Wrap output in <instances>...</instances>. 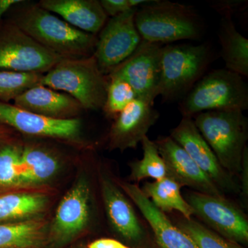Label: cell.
<instances>
[{"label": "cell", "mask_w": 248, "mask_h": 248, "mask_svg": "<svg viewBox=\"0 0 248 248\" xmlns=\"http://www.w3.org/2000/svg\"><path fill=\"white\" fill-rule=\"evenodd\" d=\"M6 16V19L39 45L62 58H86L94 53L97 35L73 27L38 3L22 0Z\"/></svg>", "instance_id": "cell-1"}, {"label": "cell", "mask_w": 248, "mask_h": 248, "mask_svg": "<svg viewBox=\"0 0 248 248\" xmlns=\"http://www.w3.org/2000/svg\"><path fill=\"white\" fill-rule=\"evenodd\" d=\"M135 23L142 40L160 45L198 40L203 31L202 19L195 9L169 1L152 0L140 6Z\"/></svg>", "instance_id": "cell-2"}, {"label": "cell", "mask_w": 248, "mask_h": 248, "mask_svg": "<svg viewBox=\"0 0 248 248\" xmlns=\"http://www.w3.org/2000/svg\"><path fill=\"white\" fill-rule=\"evenodd\" d=\"M244 111H207L194 116L196 127L213 151L220 165L232 176L240 175L248 138Z\"/></svg>", "instance_id": "cell-3"}, {"label": "cell", "mask_w": 248, "mask_h": 248, "mask_svg": "<svg viewBox=\"0 0 248 248\" xmlns=\"http://www.w3.org/2000/svg\"><path fill=\"white\" fill-rule=\"evenodd\" d=\"M109 79L103 74L94 55L63 59L42 77L41 85L69 94L84 110H102Z\"/></svg>", "instance_id": "cell-4"}, {"label": "cell", "mask_w": 248, "mask_h": 248, "mask_svg": "<svg viewBox=\"0 0 248 248\" xmlns=\"http://www.w3.org/2000/svg\"><path fill=\"white\" fill-rule=\"evenodd\" d=\"M183 117L207 111L248 108V86L244 77L226 68L205 73L179 103Z\"/></svg>", "instance_id": "cell-5"}, {"label": "cell", "mask_w": 248, "mask_h": 248, "mask_svg": "<svg viewBox=\"0 0 248 248\" xmlns=\"http://www.w3.org/2000/svg\"><path fill=\"white\" fill-rule=\"evenodd\" d=\"M211 59L210 47L205 44L163 46L159 95L164 102L185 97L206 73Z\"/></svg>", "instance_id": "cell-6"}, {"label": "cell", "mask_w": 248, "mask_h": 248, "mask_svg": "<svg viewBox=\"0 0 248 248\" xmlns=\"http://www.w3.org/2000/svg\"><path fill=\"white\" fill-rule=\"evenodd\" d=\"M63 59L6 18L0 22V71L45 74Z\"/></svg>", "instance_id": "cell-7"}, {"label": "cell", "mask_w": 248, "mask_h": 248, "mask_svg": "<svg viewBox=\"0 0 248 248\" xmlns=\"http://www.w3.org/2000/svg\"><path fill=\"white\" fill-rule=\"evenodd\" d=\"M137 9L110 17L99 32L93 55L105 76L131 56L143 41L135 26Z\"/></svg>", "instance_id": "cell-8"}, {"label": "cell", "mask_w": 248, "mask_h": 248, "mask_svg": "<svg viewBox=\"0 0 248 248\" xmlns=\"http://www.w3.org/2000/svg\"><path fill=\"white\" fill-rule=\"evenodd\" d=\"M162 46L142 41L133 55L107 76L125 80L137 97L154 104L155 98L159 95Z\"/></svg>", "instance_id": "cell-9"}, {"label": "cell", "mask_w": 248, "mask_h": 248, "mask_svg": "<svg viewBox=\"0 0 248 248\" xmlns=\"http://www.w3.org/2000/svg\"><path fill=\"white\" fill-rule=\"evenodd\" d=\"M186 201L194 215L217 232L235 242L247 244V217L224 197L191 192L186 195Z\"/></svg>", "instance_id": "cell-10"}, {"label": "cell", "mask_w": 248, "mask_h": 248, "mask_svg": "<svg viewBox=\"0 0 248 248\" xmlns=\"http://www.w3.org/2000/svg\"><path fill=\"white\" fill-rule=\"evenodd\" d=\"M170 137L223 194L241 192L240 185L220 165L191 117H183L179 125L172 129Z\"/></svg>", "instance_id": "cell-11"}, {"label": "cell", "mask_w": 248, "mask_h": 248, "mask_svg": "<svg viewBox=\"0 0 248 248\" xmlns=\"http://www.w3.org/2000/svg\"><path fill=\"white\" fill-rule=\"evenodd\" d=\"M0 123L29 136L81 143V124L79 119L53 120L0 102Z\"/></svg>", "instance_id": "cell-12"}, {"label": "cell", "mask_w": 248, "mask_h": 248, "mask_svg": "<svg viewBox=\"0 0 248 248\" xmlns=\"http://www.w3.org/2000/svg\"><path fill=\"white\" fill-rule=\"evenodd\" d=\"M91 195L89 184L80 179L59 205L50 229L56 244H64L84 231L90 220Z\"/></svg>", "instance_id": "cell-13"}, {"label": "cell", "mask_w": 248, "mask_h": 248, "mask_svg": "<svg viewBox=\"0 0 248 248\" xmlns=\"http://www.w3.org/2000/svg\"><path fill=\"white\" fill-rule=\"evenodd\" d=\"M154 142L166 164L168 176L181 187L187 186L200 193L224 197V194L170 136L161 137Z\"/></svg>", "instance_id": "cell-14"}, {"label": "cell", "mask_w": 248, "mask_h": 248, "mask_svg": "<svg viewBox=\"0 0 248 248\" xmlns=\"http://www.w3.org/2000/svg\"><path fill=\"white\" fill-rule=\"evenodd\" d=\"M153 104L136 98L115 117L108 134L110 149L137 148L159 118Z\"/></svg>", "instance_id": "cell-15"}, {"label": "cell", "mask_w": 248, "mask_h": 248, "mask_svg": "<svg viewBox=\"0 0 248 248\" xmlns=\"http://www.w3.org/2000/svg\"><path fill=\"white\" fill-rule=\"evenodd\" d=\"M120 187L131 199L151 226L160 248H197L194 241L155 206L138 185L122 183Z\"/></svg>", "instance_id": "cell-16"}, {"label": "cell", "mask_w": 248, "mask_h": 248, "mask_svg": "<svg viewBox=\"0 0 248 248\" xmlns=\"http://www.w3.org/2000/svg\"><path fill=\"white\" fill-rule=\"evenodd\" d=\"M13 104L36 115L53 120H73L84 110L75 98L43 85L31 88L18 96Z\"/></svg>", "instance_id": "cell-17"}, {"label": "cell", "mask_w": 248, "mask_h": 248, "mask_svg": "<svg viewBox=\"0 0 248 248\" xmlns=\"http://www.w3.org/2000/svg\"><path fill=\"white\" fill-rule=\"evenodd\" d=\"M102 192L108 218L116 232L131 244H140L144 231L123 192L109 178L102 179Z\"/></svg>", "instance_id": "cell-18"}, {"label": "cell", "mask_w": 248, "mask_h": 248, "mask_svg": "<svg viewBox=\"0 0 248 248\" xmlns=\"http://www.w3.org/2000/svg\"><path fill=\"white\" fill-rule=\"evenodd\" d=\"M38 4L73 27L94 35L100 32L108 17L99 0H41Z\"/></svg>", "instance_id": "cell-19"}, {"label": "cell", "mask_w": 248, "mask_h": 248, "mask_svg": "<svg viewBox=\"0 0 248 248\" xmlns=\"http://www.w3.org/2000/svg\"><path fill=\"white\" fill-rule=\"evenodd\" d=\"M221 22L218 28V40L221 45V56L226 69L248 76V40L236 29L229 13L220 14Z\"/></svg>", "instance_id": "cell-20"}, {"label": "cell", "mask_w": 248, "mask_h": 248, "mask_svg": "<svg viewBox=\"0 0 248 248\" xmlns=\"http://www.w3.org/2000/svg\"><path fill=\"white\" fill-rule=\"evenodd\" d=\"M21 187L45 184L55 177L60 162L51 152L37 146H23Z\"/></svg>", "instance_id": "cell-21"}, {"label": "cell", "mask_w": 248, "mask_h": 248, "mask_svg": "<svg viewBox=\"0 0 248 248\" xmlns=\"http://www.w3.org/2000/svg\"><path fill=\"white\" fill-rule=\"evenodd\" d=\"M48 197L41 193L9 192L0 195V224L32 219L45 211Z\"/></svg>", "instance_id": "cell-22"}, {"label": "cell", "mask_w": 248, "mask_h": 248, "mask_svg": "<svg viewBox=\"0 0 248 248\" xmlns=\"http://www.w3.org/2000/svg\"><path fill=\"white\" fill-rule=\"evenodd\" d=\"M46 224L40 218L0 224V248H37L45 242Z\"/></svg>", "instance_id": "cell-23"}, {"label": "cell", "mask_w": 248, "mask_h": 248, "mask_svg": "<svg viewBox=\"0 0 248 248\" xmlns=\"http://www.w3.org/2000/svg\"><path fill=\"white\" fill-rule=\"evenodd\" d=\"M181 186L169 177L154 182H146L142 192L155 206L162 212H179L184 218L190 219L194 211L181 193Z\"/></svg>", "instance_id": "cell-24"}, {"label": "cell", "mask_w": 248, "mask_h": 248, "mask_svg": "<svg viewBox=\"0 0 248 248\" xmlns=\"http://www.w3.org/2000/svg\"><path fill=\"white\" fill-rule=\"evenodd\" d=\"M11 135L0 138V192L21 187L23 146Z\"/></svg>", "instance_id": "cell-25"}, {"label": "cell", "mask_w": 248, "mask_h": 248, "mask_svg": "<svg viewBox=\"0 0 248 248\" xmlns=\"http://www.w3.org/2000/svg\"><path fill=\"white\" fill-rule=\"evenodd\" d=\"M141 143L143 158L130 164V179L133 182H140L148 178L159 181L168 177L166 164L155 142L146 136Z\"/></svg>", "instance_id": "cell-26"}, {"label": "cell", "mask_w": 248, "mask_h": 248, "mask_svg": "<svg viewBox=\"0 0 248 248\" xmlns=\"http://www.w3.org/2000/svg\"><path fill=\"white\" fill-rule=\"evenodd\" d=\"M45 74L35 73L0 71V102H14L26 91L41 85Z\"/></svg>", "instance_id": "cell-27"}, {"label": "cell", "mask_w": 248, "mask_h": 248, "mask_svg": "<svg viewBox=\"0 0 248 248\" xmlns=\"http://www.w3.org/2000/svg\"><path fill=\"white\" fill-rule=\"evenodd\" d=\"M108 78L109 84L107 99L102 110L108 117L115 118L138 97L133 88L125 80L114 76H108Z\"/></svg>", "instance_id": "cell-28"}, {"label": "cell", "mask_w": 248, "mask_h": 248, "mask_svg": "<svg viewBox=\"0 0 248 248\" xmlns=\"http://www.w3.org/2000/svg\"><path fill=\"white\" fill-rule=\"evenodd\" d=\"M177 226L190 237L197 248H239L192 218H184Z\"/></svg>", "instance_id": "cell-29"}, {"label": "cell", "mask_w": 248, "mask_h": 248, "mask_svg": "<svg viewBox=\"0 0 248 248\" xmlns=\"http://www.w3.org/2000/svg\"><path fill=\"white\" fill-rule=\"evenodd\" d=\"M151 1V0H101L100 3L108 17H113L138 9Z\"/></svg>", "instance_id": "cell-30"}, {"label": "cell", "mask_w": 248, "mask_h": 248, "mask_svg": "<svg viewBox=\"0 0 248 248\" xmlns=\"http://www.w3.org/2000/svg\"><path fill=\"white\" fill-rule=\"evenodd\" d=\"M248 148L246 147V149L244 152L242 159V169H241V192H242L243 195L244 196V198L248 197Z\"/></svg>", "instance_id": "cell-31"}, {"label": "cell", "mask_w": 248, "mask_h": 248, "mask_svg": "<svg viewBox=\"0 0 248 248\" xmlns=\"http://www.w3.org/2000/svg\"><path fill=\"white\" fill-rule=\"evenodd\" d=\"M88 248H131L115 239H101L91 243Z\"/></svg>", "instance_id": "cell-32"}, {"label": "cell", "mask_w": 248, "mask_h": 248, "mask_svg": "<svg viewBox=\"0 0 248 248\" xmlns=\"http://www.w3.org/2000/svg\"><path fill=\"white\" fill-rule=\"evenodd\" d=\"M21 1L22 0H0V22L4 19L10 9Z\"/></svg>", "instance_id": "cell-33"}, {"label": "cell", "mask_w": 248, "mask_h": 248, "mask_svg": "<svg viewBox=\"0 0 248 248\" xmlns=\"http://www.w3.org/2000/svg\"><path fill=\"white\" fill-rule=\"evenodd\" d=\"M12 135V129L0 123V138Z\"/></svg>", "instance_id": "cell-34"}]
</instances>
